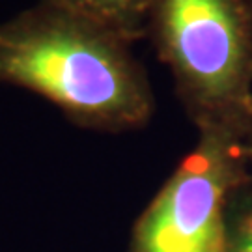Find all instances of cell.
<instances>
[{
    "mask_svg": "<svg viewBox=\"0 0 252 252\" xmlns=\"http://www.w3.org/2000/svg\"><path fill=\"white\" fill-rule=\"evenodd\" d=\"M146 36L196 129L252 122V0H150Z\"/></svg>",
    "mask_w": 252,
    "mask_h": 252,
    "instance_id": "2",
    "label": "cell"
},
{
    "mask_svg": "<svg viewBox=\"0 0 252 252\" xmlns=\"http://www.w3.org/2000/svg\"><path fill=\"white\" fill-rule=\"evenodd\" d=\"M245 144H247V153H249V161H251V166H252V122L249 131H247V136H245Z\"/></svg>",
    "mask_w": 252,
    "mask_h": 252,
    "instance_id": "6",
    "label": "cell"
},
{
    "mask_svg": "<svg viewBox=\"0 0 252 252\" xmlns=\"http://www.w3.org/2000/svg\"><path fill=\"white\" fill-rule=\"evenodd\" d=\"M135 43L146 37L150 0H45Z\"/></svg>",
    "mask_w": 252,
    "mask_h": 252,
    "instance_id": "4",
    "label": "cell"
},
{
    "mask_svg": "<svg viewBox=\"0 0 252 252\" xmlns=\"http://www.w3.org/2000/svg\"><path fill=\"white\" fill-rule=\"evenodd\" d=\"M245 133L206 127L133 228L131 252H226L228 209L252 181Z\"/></svg>",
    "mask_w": 252,
    "mask_h": 252,
    "instance_id": "3",
    "label": "cell"
},
{
    "mask_svg": "<svg viewBox=\"0 0 252 252\" xmlns=\"http://www.w3.org/2000/svg\"><path fill=\"white\" fill-rule=\"evenodd\" d=\"M226 252H252V181L230 202Z\"/></svg>",
    "mask_w": 252,
    "mask_h": 252,
    "instance_id": "5",
    "label": "cell"
},
{
    "mask_svg": "<svg viewBox=\"0 0 252 252\" xmlns=\"http://www.w3.org/2000/svg\"><path fill=\"white\" fill-rule=\"evenodd\" d=\"M133 43L45 0L0 23V84L41 95L73 124L133 131L155 110Z\"/></svg>",
    "mask_w": 252,
    "mask_h": 252,
    "instance_id": "1",
    "label": "cell"
}]
</instances>
